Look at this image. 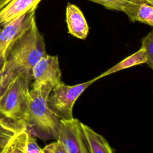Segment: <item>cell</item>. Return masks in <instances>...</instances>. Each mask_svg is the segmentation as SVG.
I'll return each mask as SVG.
<instances>
[{
  "label": "cell",
  "instance_id": "14",
  "mask_svg": "<svg viewBox=\"0 0 153 153\" xmlns=\"http://www.w3.org/2000/svg\"><path fill=\"white\" fill-rule=\"evenodd\" d=\"M26 127L20 123L0 118V152L2 153L11 137L19 130Z\"/></svg>",
  "mask_w": 153,
  "mask_h": 153
},
{
  "label": "cell",
  "instance_id": "11",
  "mask_svg": "<svg viewBox=\"0 0 153 153\" xmlns=\"http://www.w3.org/2000/svg\"><path fill=\"white\" fill-rule=\"evenodd\" d=\"M81 128L88 153H112L114 150L106 139L86 124L81 123Z\"/></svg>",
  "mask_w": 153,
  "mask_h": 153
},
{
  "label": "cell",
  "instance_id": "2",
  "mask_svg": "<svg viewBox=\"0 0 153 153\" xmlns=\"http://www.w3.org/2000/svg\"><path fill=\"white\" fill-rule=\"evenodd\" d=\"M53 87L50 83L33 82L29 90L27 127L43 141L56 140L60 120L48 107L47 100Z\"/></svg>",
  "mask_w": 153,
  "mask_h": 153
},
{
  "label": "cell",
  "instance_id": "3",
  "mask_svg": "<svg viewBox=\"0 0 153 153\" xmlns=\"http://www.w3.org/2000/svg\"><path fill=\"white\" fill-rule=\"evenodd\" d=\"M32 80L30 73L24 72L8 83L0 94V118L22 123L27 126Z\"/></svg>",
  "mask_w": 153,
  "mask_h": 153
},
{
  "label": "cell",
  "instance_id": "17",
  "mask_svg": "<svg viewBox=\"0 0 153 153\" xmlns=\"http://www.w3.org/2000/svg\"><path fill=\"white\" fill-rule=\"evenodd\" d=\"M42 153H67L63 143L56 139V142L47 145L42 149Z\"/></svg>",
  "mask_w": 153,
  "mask_h": 153
},
{
  "label": "cell",
  "instance_id": "12",
  "mask_svg": "<svg viewBox=\"0 0 153 153\" xmlns=\"http://www.w3.org/2000/svg\"><path fill=\"white\" fill-rule=\"evenodd\" d=\"M124 13L132 22L153 26V5L144 1L128 4Z\"/></svg>",
  "mask_w": 153,
  "mask_h": 153
},
{
  "label": "cell",
  "instance_id": "7",
  "mask_svg": "<svg viewBox=\"0 0 153 153\" xmlns=\"http://www.w3.org/2000/svg\"><path fill=\"white\" fill-rule=\"evenodd\" d=\"M30 74L33 82L50 83L53 88L60 84L62 81L58 56L46 53L33 66Z\"/></svg>",
  "mask_w": 153,
  "mask_h": 153
},
{
  "label": "cell",
  "instance_id": "8",
  "mask_svg": "<svg viewBox=\"0 0 153 153\" xmlns=\"http://www.w3.org/2000/svg\"><path fill=\"white\" fill-rule=\"evenodd\" d=\"M42 153L34 136L27 127L16 133L10 139L2 153Z\"/></svg>",
  "mask_w": 153,
  "mask_h": 153
},
{
  "label": "cell",
  "instance_id": "16",
  "mask_svg": "<svg viewBox=\"0 0 153 153\" xmlns=\"http://www.w3.org/2000/svg\"><path fill=\"white\" fill-rule=\"evenodd\" d=\"M141 48L145 50L146 62V63L152 69L153 67V32L150 31L142 39Z\"/></svg>",
  "mask_w": 153,
  "mask_h": 153
},
{
  "label": "cell",
  "instance_id": "19",
  "mask_svg": "<svg viewBox=\"0 0 153 153\" xmlns=\"http://www.w3.org/2000/svg\"><path fill=\"white\" fill-rule=\"evenodd\" d=\"M2 79V68H1L0 69V88H1V85Z\"/></svg>",
  "mask_w": 153,
  "mask_h": 153
},
{
  "label": "cell",
  "instance_id": "15",
  "mask_svg": "<svg viewBox=\"0 0 153 153\" xmlns=\"http://www.w3.org/2000/svg\"><path fill=\"white\" fill-rule=\"evenodd\" d=\"M101 5L105 8L117 11H124L127 6L132 3L140 2L143 0H88Z\"/></svg>",
  "mask_w": 153,
  "mask_h": 153
},
{
  "label": "cell",
  "instance_id": "13",
  "mask_svg": "<svg viewBox=\"0 0 153 153\" xmlns=\"http://www.w3.org/2000/svg\"><path fill=\"white\" fill-rule=\"evenodd\" d=\"M146 57L145 50L143 48H140L137 51L131 55L127 57L122 61L116 64L112 68H109L100 75L96 76L97 79H100L108 75L115 73L118 71L125 69L136 65H138L142 63H146Z\"/></svg>",
  "mask_w": 153,
  "mask_h": 153
},
{
  "label": "cell",
  "instance_id": "18",
  "mask_svg": "<svg viewBox=\"0 0 153 153\" xmlns=\"http://www.w3.org/2000/svg\"><path fill=\"white\" fill-rule=\"evenodd\" d=\"M11 0H0V10L6 5Z\"/></svg>",
  "mask_w": 153,
  "mask_h": 153
},
{
  "label": "cell",
  "instance_id": "1",
  "mask_svg": "<svg viewBox=\"0 0 153 153\" xmlns=\"http://www.w3.org/2000/svg\"><path fill=\"white\" fill-rule=\"evenodd\" d=\"M46 53L44 36L38 30L35 17L28 28L15 41L6 55L2 67L0 94L19 74L30 73L33 66Z\"/></svg>",
  "mask_w": 153,
  "mask_h": 153
},
{
  "label": "cell",
  "instance_id": "6",
  "mask_svg": "<svg viewBox=\"0 0 153 153\" xmlns=\"http://www.w3.org/2000/svg\"><path fill=\"white\" fill-rule=\"evenodd\" d=\"M57 140L63 145L67 153H88L81 128L76 118L60 120Z\"/></svg>",
  "mask_w": 153,
  "mask_h": 153
},
{
  "label": "cell",
  "instance_id": "10",
  "mask_svg": "<svg viewBox=\"0 0 153 153\" xmlns=\"http://www.w3.org/2000/svg\"><path fill=\"white\" fill-rule=\"evenodd\" d=\"M42 0H11L0 10V26H3L16 17L37 8Z\"/></svg>",
  "mask_w": 153,
  "mask_h": 153
},
{
  "label": "cell",
  "instance_id": "5",
  "mask_svg": "<svg viewBox=\"0 0 153 153\" xmlns=\"http://www.w3.org/2000/svg\"><path fill=\"white\" fill-rule=\"evenodd\" d=\"M34 8L0 27V69L2 67L6 55L15 41L30 26L35 17Z\"/></svg>",
  "mask_w": 153,
  "mask_h": 153
},
{
  "label": "cell",
  "instance_id": "4",
  "mask_svg": "<svg viewBox=\"0 0 153 153\" xmlns=\"http://www.w3.org/2000/svg\"><path fill=\"white\" fill-rule=\"evenodd\" d=\"M98 80L96 77L90 81L74 85L63 82L52 88L47 103L50 109L60 120L73 118V107L75 102L84 91L91 84Z\"/></svg>",
  "mask_w": 153,
  "mask_h": 153
},
{
  "label": "cell",
  "instance_id": "9",
  "mask_svg": "<svg viewBox=\"0 0 153 153\" xmlns=\"http://www.w3.org/2000/svg\"><path fill=\"white\" fill-rule=\"evenodd\" d=\"M66 22L71 35L81 39L87 38L89 30L87 22L82 12L75 4H67Z\"/></svg>",
  "mask_w": 153,
  "mask_h": 153
},
{
  "label": "cell",
  "instance_id": "20",
  "mask_svg": "<svg viewBox=\"0 0 153 153\" xmlns=\"http://www.w3.org/2000/svg\"><path fill=\"white\" fill-rule=\"evenodd\" d=\"M143 1H145L146 2L153 5V0H143Z\"/></svg>",
  "mask_w": 153,
  "mask_h": 153
}]
</instances>
